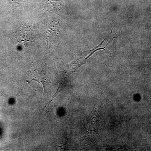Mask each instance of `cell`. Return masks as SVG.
<instances>
[{"label":"cell","instance_id":"7a4b0ae2","mask_svg":"<svg viewBox=\"0 0 151 151\" xmlns=\"http://www.w3.org/2000/svg\"><path fill=\"white\" fill-rule=\"evenodd\" d=\"M60 25L57 21L52 22L45 32V35L49 44H53L59 35Z\"/></svg>","mask_w":151,"mask_h":151},{"label":"cell","instance_id":"3957f363","mask_svg":"<svg viewBox=\"0 0 151 151\" xmlns=\"http://www.w3.org/2000/svg\"><path fill=\"white\" fill-rule=\"evenodd\" d=\"M16 37L19 42L28 43L32 40V32L29 28L23 27L19 28L17 31Z\"/></svg>","mask_w":151,"mask_h":151},{"label":"cell","instance_id":"6da1fadb","mask_svg":"<svg viewBox=\"0 0 151 151\" xmlns=\"http://www.w3.org/2000/svg\"><path fill=\"white\" fill-rule=\"evenodd\" d=\"M100 49H101V48L97 49H95L89 51L80 52L78 55H76L75 59L68 67L66 70V74L69 76L73 73L78 68L80 67L81 65L84 64L89 56H91L95 51Z\"/></svg>","mask_w":151,"mask_h":151},{"label":"cell","instance_id":"277c9868","mask_svg":"<svg viewBox=\"0 0 151 151\" xmlns=\"http://www.w3.org/2000/svg\"><path fill=\"white\" fill-rule=\"evenodd\" d=\"M58 0H48V6L50 9L52 11H56L60 6Z\"/></svg>","mask_w":151,"mask_h":151}]
</instances>
